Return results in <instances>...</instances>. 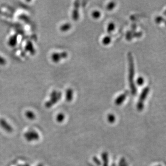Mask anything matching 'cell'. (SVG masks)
I'll return each instance as SVG.
<instances>
[{
  "label": "cell",
  "mask_w": 166,
  "mask_h": 166,
  "mask_svg": "<svg viewBox=\"0 0 166 166\" xmlns=\"http://www.w3.org/2000/svg\"><path fill=\"white\" fill-rule=\"evenodd\" d=\"M107 120L109 123L111 124L114 123L116 121V117L113 114H110L107 116Z\"/></svg>",
  "instance_id": "e0dca14e"
},
{
  "label": "cell",
  "mask_w": 166,
  "mask_h": 166,
  "mask_svg": "<svg viewBox=\"0 0 166 166\" xmlns=\"http://www.w3.org/2000/svg\"><path fill=\"white\" fill-rule=\"evenodd\" d=\"M18 43V35L14 34L11 36L9 38L8 44L11 47H14L17 45Z\"/></svg>",
  "instance_id": "30bf717a"
},
{
  "label": "cell",
  "mask_w": 166,
  "mask_h": 166,
  "mask_svg": "<svg viewBox=\"0 0 166 166\" xmlns=\"http://www.w3.org/2000/svg\"><path fill=\"white\" fill-rule=\"evenodd\" d=\"M73 91L71 88H68L66 90L65 92V98L68 102L72 101L73 99Z\"/></svg>",
  "instance_id": "7c38bea8"
},
{
  "label": "cell",
  "mask_w": 166,
  "mask_h": 166,
  "mask_svg": "<svg viewBox=\"0 0 166 166\" xmlns=\"http://www.w3.org/2000/svg\"><path fill=\"white\" fill-rule=\"evenodd\" d=\"M111 37L110 36H106L102 38V42L104 45H108L111 42Z\"/></svg>",
  "instance_id": "9a60e30c"
},
{
  "label": "cell",
  "mask_w": 166,
  "mask_h": 166,
  "mask_svg": "<svg viewBox=\"0 0 166 166\" xmlns=\"http://www.w3.org/2000/svg\"><path fill=\"white\" fill-rule=\"evenodd\" d=\"M115 24L113 22L110 23L107 26V31L108 33H111L115 29Z\"/></svg>",
  "instance_id": "2e32d148"
},
{
  "label": "cell",
  "mask_w": 166,
  "mask_h": 166,
  "mask_svg": "<svg viewBox=\"0 0 166 166\" xmlns=\"http://www.w3.org/2000/svg\"><path fill=\"white\" fill-rule=\"evenodd\" d=\"M25 50L29 52L31 55H34L36 54V49L33 44L31 41L26 42L25 45Z\"/></svg>",
  "instance_id": "9c48e42d"
},
{
  "label": "cell",
  "mask_w": 166,
  "mask_h": 166,
  "mask_svg": "<svg viewBox=\"0 0 166 166\" xmlns=\"http://www.w3.org/2000/svg\"><path fill=\"white\" fill-rule=\"evenodd\" d=\"M129 94V91H125L123 93L119 95L115 100V103L117 106H120V105H122L126 99V98H127V96Z\"/></svg>",
  "instance_id": "52a82bcc"
},
{
  "label": "cell",
  "mask_w": 166,
  "mask_h": 166,
  "mask_svg": "<svg viewBox=\"0 0 166 166\" xmlns=\"http://www.w3.org/2000/svg\"><path fill=\"white\" fill-rule=\"evenodd\" d=\"M25 137L28 141H32L37 140L39 138V135L38 133L35 131H31L25 133Z\"/></svg>",
  "instance_id": "ba28073f"
},
{
  "label": "cell",
  "mask_w": 166,
  "mask_h": 166,
  "mask_svg": "<svg viewBox=\"0 0 166 166\" xmlns=\"http://www.w3.org/2000/svg\"><path fill=\"white\" fill-rule=\"evenodd\" d=\"M115 6H116L115 2L114 1L110 2L107 4V6H106V9L108 10H112L115 8Z\"/></svg>",
  "instance_id": "d6986e66"
},
{
  "label": "cell",
  "mask_w": 166,
  "mask_h": 166,
  "mask_svg": "<svg viewBox=\"0 0 166 166\" xmlns=\"http://www.w3.org/2000/svg\"><path fill=\"white\" fill-rule=\"evenodd\" d=\"M68 53L66 51L61 52H55L51 55V58L52 61L55 63H58L60 60L67 58L68 57Z\"/></svg>",
  "instance_id": "277c9868"
},
{
  "label": "cell",
  "mask_w": 166,
  "mask_h": 166,
  "mask_svg": "<svg viewBox=\"0 0 166 166\" xmlns=\"http://www.w3.org/2000/svg\"><path fill=\"white\" fill-rule=\"evenodd\" d=\"M62 97L61 92L54 90L50 95V98L45 103V106L47 108H51L53 105L57 103Z\"/></svg>",
  "instance_id": "7a4b0ae2"
},
{
  "label": "cell",
  "mask_w": 166,
  "mask_h": 166,
  "mask_svg": "<svg viewBox=\"0 0 166 166\" xmlns=\"http://www.w3.org/2000/svg\"><path fill=\"white\" fill-rule=\"evenodd\" d=\"M7 64V60L3 57L0 56V65L1 66H4Z\"/></svg>",
  "instance_id": "484cf974"
},
{
  "label": "cell",
  "mask_w": 166,
  "mask_h": 166,
  "mask_svg": "<svg viewBox=\"0 0 166 166\" xmlns=\"http://www.w3.org/2000/svg\"><path fill=\"white\" fill-rule=\"evenodd\" d=\"M155 21L158 24L161 23L165 22V20L163 17L162 16H159L156 17V19H155Z\"/></svg>",
  "instance_id": "603a6c76"
},
{
  "label": "cell",
  "mask_w": 166,
  "mask_h": 166,
  "mask_svg": "<svg viewBox=\"0 0 166 166\" xmlns=\"http://www.w3.org/2000/svg\"><path fill=\"white\" fill-rule=\"evenodd\" d=\"M136 83L138 86H143V84L145 83V79H144V78L143 77H138L137 79Z\"/></svg>",
  "instance_id": "7402d4cb"
},
{
  "label": "cell",
  "mask_w": 166,
  "mask_h": 166,
  "mask_svg": "<svg viewBox=\"0 0 166 166\" xmlns=\"http://www.w3.org/2000/svg\"><path fill=\"white\" fill-rule=\"evenodd\" d=\"M127 60L128 64V82L132 95H135L137 89L134 82L135 66L133 57L131 52L127 54Z\"/></svg>",
  "instance_id": "6da1fadb"
},
{
  "label": "cell",
  "mask_w": 166,
  "mask_h": 166,
  "mask_svg": "<svg viewBox=\"0 0 166 166\" xmlns=\"http://www.w3.org/2000/svg\"><path fill=\"white\" fill-rule=\"evenodd\" d=\"M80 2L76 1L73 3V8L71 13V17L74 21H77L79 18Z\"/></svg>",
  "instance_id": "5b68a950"
},
{
  "label": "cell",
  "mask_w": 166,
  "mask_h": 166,
  "mask_svg": "<svg viewBox=\"0 0 166 166\" xmlns=\"http://www.w3.org/2000/svg\"><path fill=\"white\" fill-rule=\"evenodd\" d=\"M118 166H128L126 160L124 158L122 157L119 163Z\"/></svg>",
  "instance_id": "cb8c5ba5"
},
{
  "label": "cell",
  "mask_w": 166,
  "mask_h": 166,
  "mask_svg": "<svg viewBox=\"0 0 166 166\" xmlns=\"http://www.w3.org/2000/svg\"><path fill=\"white\" fill-rule=\"evenodd\" d=\"M93 161H94V163H95L96 165H98V166H100L102 165L101 161V160L99 159L97 157H93Z\"/></svg>",
  "instance_id": "d4e9b609"
},
{
  "label": "cell",
  "mask_w": 166,
  "mask_h": 166,
  "mask_svg": "<svg viewBox=\"0 0 166 166\" xmlns=\"http://www.w3.org/2000/svg\"><path fill=\"white\" fill-rule=\"evenodd\" d=\"M25 115L28 119L31 120H33L35 118V114L31 111H28L25 113Z\"/></svg>",
  "instance_id": "ac0fdd59"
},
{
  "label": "cell",
  "mask_w": 166,
  "mask_h": 166,
  "mask_svg": "<svg viewBox=\"0 0 166 166\" xmlns=\"http://www.w3.org/2000/svg\"><path fill=\"white\" fill-rule=\"evenodd\" d=\"M160 166V165H158V166Z\"/></svg>",
  "instance_id": "83f0119b"
},
{
  "label": "cell",
  "mask_w": 166,
  "mask_h": 166,
  "mask_svg": "<svg viewBox=\"0 0 166 166\" xmlns=\"http://www.w3.org/2000/svg\"><path fill=\"white\" fill-rule=\"evenodd\" d=\"M143 33L141 32H136V30H131L126 33V39L128 41H131L134 38H139L141 37Z\"/></svg>",
  "instance_id": "8992f818"
},
{
  "label": "cell",
  "mask_w": 166,
  "mask_h": 166,
  "mask_svg": "<svg viewBox=\"0 0 166 166\" xmlns=\"http://www.w3.org/2000/svg\"><path fill=\"white\" fill-rule=\"evenodd\" d=\"M111 166H117L115 163H113L112 164Z\"/></svg>",
  "instance_id": "4316f807"
},
{
  "label": "cell",
  "mask_w": 166,
  "mask_h": 166,
  "mask_svg": "<svg viewBox=\"0 0 166 166\" xmlns=\"http://www.w3.org/2000/svg\"><path fill=\"white\" fill-rule=\"evenodd\" d=\"M91 15L94 19H98L101 17V14L100 12L99 11L95 10L92 12Z\"/></svg>",
  "instance_id": "ffe728a7"
},
{
  "label": "cell",
  "mask_w": 166,
  "mask_h": 166,
  "mask_svg": "<svg viewBox=\"0 0 166 166\" xmlns=\"http://www.w3.org/2000/svg\"><path fill=\"white\" fill-rule=\"evenodd\" d=\"M149 90L150 89L148 87H145L141 92L137 105V108L139 111H142L144 109V102L149 93Z\"/></svg>",
  "instance_id": "3957f363"
},
{
  "label": "cell",
  "mask_w": 166,
  "mask_h": 166,
  "mask_svg": "<svg viewBox=\"0 0 166 166\" xmlns=\"http://www.w3.org/2000/svg\"><path fill=\"white\" fill-rule=\"evenodd\" d=\"M102 166H109V155L106 152H104L102 154Z\"/></svg>",
  "instance_id": "4fadbf2b"
},
{
  "label": "cell",
  "mask_w": 166,
  "mask_h": 166,
  "mask_svg": "<svg viewBox=\"0 0 166 166\" xmlns=\"http://www.w3.org/2000/svg\"><path fill=\"white\" fill-rule=\"evenodd\" d=\"M65 115L63 114L60 113L57 115L56 120L58 122H62L65 120Z\"/></svg>",
  "instance_id": "44dd1931"
},
{
  "label": "cell",
  "mask_w": 166,
  "mask_h": 166,
  "mask_svg": "<svg viewBox=\"0 0 166 166\" xmlns=\"http://www.w3.org/2000/svg\"><path fill=\"white\" fill-rule=\"evenodd\" d=\"M71 28V24L69 23H66L60 26V31L62 32H66L70 30Z\"/></svg>",
  "instance_id": "5bb4252c"
},
{
  "label": "cell",
  "mask_w": 166,
  "mask_h": 166,
  "mask_svg": "<svg viewBox=\"0 0 166 166\" xmlns=\"http://www.w3.org/2000/svg\"><path fill=\"white\" fill-rule=\"evenodd\" d=\"M0 125H1L2 127L7 132H11L12 131L13 129L11 126L5 120L3 119L0 120Z\"/></svg>",
  "instance_id": "8fae6325"
}]
</instances>
